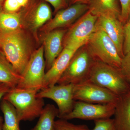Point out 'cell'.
Returning <instances> with one entry per match:
<instances>
[{"label": "cell", "mask_w": 130, "mask_h": 130, "mask_svg": "<svg viewBox=\"0 0 130 130\" xmlns=\"http://www.w3.org/2000/svg\"><path fill=\"white\" fill-rule=\"evenodd\" d=\"M28 43L20 29L11 32H0V50L21 76L32 53Z\"/></svg>", "instance_id": "1"}, {"label": "cell", "mask_w": 130, "mask_h": 130, "mask_svg": "<svg viewBox=\"0 0 130 130\" xmlns=\"http://www.w3.org/2000/svg\"><path fill=\"white\" fill-rule=\"evenodd\" d=\"M39 91L36 89L11 88L3 99L15 108L19 119L31 121L40 117L44 107V100L37 97Z\"/></svg>", "instance_id": "2"}, {"label": "cell", "mask_w": 130, "mask_h": 130, "mask_svg": "<svg viewBox=\"0 0 130 130\" xmlns=\"http://www.w3.org/2000/svg\"><path fill=\"white\" fill-rule=\"evenodd\" d=\"M88 81L119 96L130 91V85L120 69L96 59Z\"/></svg>", "instance_id": "3"}, {"label": "cell", "mask_w": 130, "mask_h": 130, "mask_svg": "<svg viewBox=\"0 0 130 130\" xmlns=\"http://www.w3.org/2000/svg\"><path fill=\"white\" fill-rule=\"evenodd\" d=\"M96 59L88 47L79 49L73 57L57 84L77 85L88 81Z\"/></svg>", "instance_id": "4"}, {"label": "cell", "mask_w": 130, "mask_h": 130, "mask_svg": "<svg viewBox=\"0 0 130 130\" xmlns=\"http://www.w3.org/2000/svg\"><path fill=\"white\" fill-rule=\"evenodd\" d=\"M87 44L96 59L120 69L122 58L113 42L102 28L96 25L95 30Z\"/></svg>", "instance_id": "5"}, {"label": "cell", "mask_w": 130, "mask_h": 130, "mask_svg": "<svg viewBox=\"0 0 130 130\" xmlns=\"http://www.w3.org/2000/svg\"><path fill=\"white\" fill-rule=\"evenodd\" d=\"M98 16L89 10L79 18L65 36L64 47L78 50L88 43L96 29Z\"/></svg>", "instance_id": "6"}, {"label": "cell", "mask_w": 130, "mask_h": 130, "mask_svg": "<svg viewBox=\"0 0 130 130\" xmlns=\"http://www.w3.org/2000/svg\"><path fill=\"white\" fill-rule=\"evenodd\" d=\"M44 47L41 46L32 53L29 63L17 88L36 89L40 91L43 89L46 64L44 59Z\"/></svg>", "instance_id": "7"}, {"label": "cell", "mask_w": 130, "mask_h": 130, "mask_svg": "<svg viewBox=\"0 0 130 130\" xmlns=\"http://www.w3.org/2000/svg\"><path fill=\"white\" fill-rule=\"evenodd\" d=\"M75 101L95 104H116L119 96L107 89L89 81L74 85Z\"/></svg>", "instance_id": "8"}, {"label": "cell", "mask_w": 130, "mask_h": 130, "mask_svg": "<svg viewBox=\"0 0 130 130\" xmlns=\"http://www.w3.org/2000/svg\"><path fill=\"white\" fill-rule=\"evenodd\" d=\"M74 84L58 85L43 89L36 96L39 98H48L55 102L58 107L59 119L70 113L74 108L76 101L73 97Z\"/></svg>", "instance_id": "9"}, {"label": "cell", "mask_w": 130, "mask_h": 130, "mask_svg": "<svg viewBox=\"0 0 130 130\" xmlns=\"http://www.w3.org/2000/svg\"><path fill=\"white\" fill-rule=\"evenodd\" d=\"M115 105L95 104L76 101L72 111L61 119L67 120L74 119L95 120L110 118L113 116Z\"/></svg>", "instance_id": "10"}, {"label": "cell", "mask_w": 130, "mask_h": 130, "mask_svg": "<svg viewBox=\"0 0 130 130\" xmlns=\"http://www.w3.org/2000/svg\"><path fill=\"white\" fill-rule=\"evenodd\" d=\"M88 10V5L84 3H76L61 9L47 24L44 30L48 32L58 28L71 25Z\"/></svg>", "instance_id": "11"}, {"label": "cell", "mask_w": 130, "mask_h": 130, "mask_svg": "<svg viewBox=\"0 0 130 130\" xmlns=\"http://www.w3.org/2000/svg\"><path fill=\"white\" fill-rule=\"evenodd\" d=\"M96 25L102 28L111 39L121 58L124 56V24L119 18L112 14L98 16Z\"/></svg>", "instance_id": "12"}, {"label": "cell", "mask_w": 130, "mask_h": 130, "mask_svg": "<svg viewBox=\"0 0 130 130\" xmlns=\"http://www.w3.org/2000/svg\"><path fill=\"white\" fill-rule=\"evenodd\" d=\"M77 50L64 47L50 69L46 72L43 89L55 85Z\"/></svg>", "instance_id": "13"}, {"label": "cell", "mask_w": 130, "mask_h": 130, "mask_svg": "<svg viewBox=\"0 0 130 130\" xmlns=\"http://www.w3.org/2000/svg\"><path fill=\"white\" fill-rule=\"evenodd\" d=\"M65 31L55 29L48 32L44 41V51L46 72L63 50V41Z\"/></svg>", "instance_id": "14"}, {"label": "cell", "mask_w": 130, "mask_h": 130, "mask_svg": "<svg viewBox=\"0 0 130 130\" xmlns=\"http://www.w3.org/2000/svg\"><path fill=\"white\" fill-rule=\"evenodd\" d=\"M113 116L117 130H130V91L119 96Z\"/></svg>", "instance_id": "15"}, {"label": "cell", "mask_w": 130, "mask_h": 130, "mask_svg": "<svg viewBox=\"0 0 130 130\" xmlns=\"http://www.w3.org/2000/svg\"><path fill=\"white\" fill-rule=\"evenodd\" d=\"M88 5L89 10L94 15L112 14L120 19L121 7L119 0H90Z\"/></svg>", "instance_id": "16"}, {"label": "cell", "mask_w": 130, "mask_h": 130, "mask_svg": "<svg viewBox=\"0 0 130 130\" xmlns=\"http://www.w3.org/2000/svg\"><path fill=\"white\" fill-rule=\"evenodd\" d=\"M21 78L11 63L0 50V83L14 88L18 86Z\"/></svg>", "instance_id": "17"}, {"label": "cell", "mask_w": 130, "mask_h": 130, "mask_svg": "<svg viewBox=\"0 0 130 130\" xmlns=\"http://www.w3.org/2000/svg\"><path fill=\"white\" fill-rule=\"evenodd\" d=\"M0 107L4 115V121L1 130H20L19 126L20 121L13 105L2 98Z\"/></svg>", "instance_id": "18"}, {"label": "cell", "mask_w": 130, "mask_h": 130, "mask_svg": "<svg viewBox=\"0 0 130 130\" xmlns=\"http://www.w3.org/2000/svg\"><path fill=\"white\" fill-rule=\"evenodd\" d=\"M59 116V111L52 104L44 106L37 124L31 130H54L55 118Z\"/></svg>", "instance_id": "19"}, {"label": "cell", "mask_w": 130, "mask_h": 130, "mask_svg": "<svg viewBox=\"0 0 130 130\" xmlns=\"http://www.w3.org/2000/svg\"><path fill=\"white\" fill-rule=\"evenodd\" d=\"M21 19L16 13L0 11V32H8L20 29Z\"/></svg>", "instance_id": "20"}, {"label": "cell", "mask_w": 130, "mask_h": 130, "mask_svg": "<svg viewBox=\"0 0 130 130\" xmlns=\"http://www.w3.org/2000/svg\"><path fill=\"white\" fill-rule=\"evenodd\" d=\"M52 13L49 6L46 3L40 2L35 8L33 12L32 24L35 29L43 25L51 18Z\"/></svg>", "instance_id": "21"}, {"label": "cell", "mask_w": 130, "mask_h": 130, "mask_svg": "<svg viewBox=\"0 0 130 130\" xmlns=\"http://www.w3.org/2000/svg\"><path fill=\"white\" fill-rule=\"evenodd\" d=\"M54 130H91L85 124L75 125L64 119H59L55 123Z\"/></svg>", "instance_id": "22"}, {"label": "cell", "mask_w": 130, "mask_h": 130, "mask_svg": "<svg viewBox=\"0 0 130 130\" xmlns=\"http://www.w3.org/2000/svg\"><path fill=\"white\" fill-rule=\"evenodd\" d=\"M94 127L91 130H117L113 119H102L94 120Z\"/></svg>", "instance_id": "23"}, {"label": "cell", "mask_w": 130, "mask_h": 130, "mask_svg": "<svg viewBox=\"0 0 130 130\" xmlns=\"http://www.w3.org/2000/svg\"><path fill=\"white\" fill-rule=\"evenodd\" d=\"M120 70L130 85V52L122 58Z\"/></svg>", "instance_id": "24"}, {"label": "cell", "mask_w": 130, "mask_h": 130, "mask_svg": "<svg viewBox=\"0 0 130 130\" xmlns=\"http://www.w3.org/2000/svg\"><path fill=\"white\" fill-rule=\"evenodd\" d=\"M124 30L123 53L124 55L130 52V14L127 21L124 24Z\"/></svg>", "instance_id": "25"}, {"label": "cell", "mask_w": 130, "mask_h": 130, "mask_svg": "<svg viewBox=\"0 0 130 130\" xmlns=\"http://www.w3.org/2000/svg\"><path fill=\"white\" fill-rule=\"evenodd\" d=\"M121 7L120 20L125 23L130 14V0H119Z\"/></svg>", "instance_id": "26"}, {"label": "cell", "mask_w": 130, "mask_h": 130, "mask_svg": "<svg viewBox=\"0 0 130 130\" xmlns=\"http://www.w3.org/2000/svg\"><path fill=\"white\" fill-rule=\"evenodd\" d=\"M21 7L16 0H5L3 11L9 13H15Z\"/></svg>", "instance_id": "27"}, {"label": "cell", "mask_w": 130, "mask_h": 130, "mask_svg": "<svg viewBox=\"0 0 130 130\" xmlns=\"http://www.w3.org/2000/svg\"><path fill=\"white\" fill-rule=\"evenodd\" d=\"M53 6L56 11L67 7L66 0H44Z\"/></svg>", "instance_id": "28"}, {"label": "cell", "mask_w": 130, "mask_h": 130, "mask_svg": "<svg viewBox=\"0 0 130 130\" xmlns=\"http://www.w3.org/2000/svg\"><path fill=\"white\" fill-rule=\"evenodd\" d=\"M11 88L7 85L5 84L0 83V102L2 100L3 96ZM3 120L2 117L0 116V130H1Z\"/></svg>", "instance_id": "29"}, {"label": "cell", "mask_w": 130, "mask_h": 130, "mask_svg": "<svg viewBox=\"0 0 130 130\" xmlns=\"http://www.w3.org/2000/svg\"><path fill=\"white\" fill-rule=\"evenodd\" d=\"M90 1V0H66V1L67 2H68L70 3L71 5L76 3H84L88 5Z\"/></svg>", "instance_id": "30"}, {"label": "cell", "mask_w": 130, "mask_h": 130, "mask_svg": "<svg viewBox=\"0 0 130 130\" xmlns=\"http://www.w3.org/2000/svg\"><path fill=\"white\" fill-rule=\"evenodd\" d=\"M21 7L24 6L28 3L29 0H16Z\"/></svg>", "instance_id": "31"}, {"label": "cell", "mask_w": 130, "mask_h": 130, "mask_svg": "<svg viewBox=\"0 0 130 130\" xmlns=\"http://www.w3.org/2000/svg\"><path fill=\"white\" fill-rule=\"evenodd\" d=\"M4 1H5V0H0V6H1V7H2L3 3Z\"/></svg>", "instance_id": "32"}, {"label": "cell", "mask_w": 130, "mask_h": 130, "mask_svg": "<svg viewBox=\"0 0 130 130\" xmlns=\"http://www.w3.org/2000/svg\"><path fill=\"white\" fill-rule=\"evenodd\" d=\"M1 10H2V7H1L0 6V11Z\"/></svg>", "instance_id": "33"}]
</instances>
